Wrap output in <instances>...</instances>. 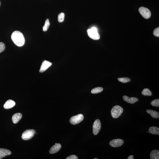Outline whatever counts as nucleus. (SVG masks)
<instances>
[{
    "instance_id": "1",
    "label": "nucleus",
    "mask_w": 159,
    "mask_h": 159,
    "mask_svg": "<svg viewBox=\"0 0 159 159\" xmlns=\"http://www.w3.org/2000/svg\"><path fill=\"white\" fill-rule=\"evenodd\" d=\"M11 39L15 45L19 47L23 46L25 43V39L21 32L16 31L12 34Z\"/></svg>"
},
{
    "instance_id": "2",
    "label": "nucleus",
    "mask_w": 159,
    "mask_h": 159,
    "mask_svg": "<svg viewBox=\"0 0 159 159\" xmlns=\"http://www.w3.org/2000/svg\"><path fill=\"white\" fill-rule=\"evenodd\" d=\"M123 108L119 105H117L114 106L111 111V114L113 118L117 119L120 117V115L123 112Z\"/></svg>"
},
{
    "instance_id": "3",
    "label": "nucleus",
    "mask_w": 159,
    "mask_h": 159,
    "mask_svg": "<svg viewBox=\"0 0 159 159\" xmlns=\"http://www.w3.org/2000/svg\"><path fill=\"white\" fill-rule=\"evenodd\" d=\"M89 36L94 40H98L100 39V35L98 33L97 28L96 27H93L91 29H89L87 31Z\"/></svg>"
},
{
    "instance_id": "4",
    "label": "nucleus",
    "mask_w": 159,
    "mask_h": 159,
    "mask_svg": "<svg viewBox=\"0 0 159 159\" xmlns=\"http://www.w3.org/2000/svg\"><path fill=\"white\" fill-rule=\"evenodd\" d=\"M36 131L34 130L27 129L22 133V138L24 140H30L34 136Z\"/></svg>"
},
{
    "instance_id": "5",
    "label": "nucleus",
    "mask_w": 159,
    "mask_h": 159,
    "mask_svg": "<svg viewBox=\"0 0 159 159\" xmlns=\"http://www.w3.org/2000/svg\"><path fill=\"white\" fill-rule=\"evenodd\" d=\"M139 10L140 14L145 19H148L150 18L151 13L149 9L146 7H141L139 8Z\"/></svg>"
},
{
    "instance_id": "6",
    "label": "nucleus",
    "mask_w": 159,
    "mask_h": 159,
    "mask_svg": "<svg viewBox=\"0 0 159 159\" xmlns=\"http://www.w3.org/2000/svg\"><path fill=\"white\" fill-rule=\"evenodd\" d=\"M84 118L83 115L81 114L73 116L70 119V123L73 125L77 124L82 121L83 120Z\"/></svg>"
},
{
    "instance_id": "7",
    "label": "nucleus",
    "mask_w": 159,
    "mask_h": 159,
    "mask_svg": "<svg viewBox=\"0 0 159 159\" xmlns=\"http://www.w3.org/2000/svg\"><path fill=\"white\" fill-rule=\"evenodd\" d=\"M101 128V124L100 120L96 119L93 124V131L94 135H97L99 133Z\"/></svg>"
},
{
    "instance_id": "8",
    "label": "nucleus",
    "mask_w": 159,
    "mask_h": 159,
    "mask_svg": "<svg viewBox=\"0 0 159 159\" xmlns=\"http://www.w3.org/2000/svg\"><path fill=\"white\" fill-rule=\"evenodd\" d=\"M124 141L123 140L120 139H116L113 140L109 142L110 146L114 147H118L123 145Z\"/></svg>"
},
{
    "instance_id": "9",
    "label": "nucleus",
    "mask_w": 159,
    "mask_h": 159,
    "mask_svg": "<svg viewBox=\"0 0 159 159\" xmlns=\"http://www.w3.org/2000/svg\"><path fill=\"white\" fill-rule=\"evenodd\" d=\"M52 63L48 61L45 60L42 62L41 65L40 69V72L43 73L48 69L51 66Z\"/></svg>"
},
{
    "instance_id": "10",
    "label": "nucleus",
    "mask_w": 159,
    "mask_h": 159,
    "mask_svg": "<svg viewBox=\"0 0 159 159\" xmlns=\"http://www.w3.org/2000/svg\"><path fill=\"white\" fill-rule=\"evenodd\" d=\"M61 147V146L60 143H56L50 148L49 151L50 153L51 154L56 153L60 150Z\"/></svg>"
},
{
    "instance_id": "11",
    "label": "nucleus",
    "mask_w": 159,
    "mask_h": 159,
    "mask_svg": "<svg viewBox=\"0 0 159 159\" xmlns=\"http://www.w3.org/2000/svg\"><path fill=\"white\" fill-rule=\"evenodd\" d=\"M11 151L8 149L0 148V159L11 154Z\"/></svg>"
},
{
    "instance_id": "12",
    "label": "nucleus",
    "mask_w": 159,
    "mask_h": 159,
    "mask_svg": "<svg viewBox=\"0 0 159 159\" xmlns=\"http://www.w3.org/2000/svg\"><path fill=\"white\" fill-rule=\"evenodd\" d=\"M123 100L128 103L134 104L138 101V99L137 98H129L127 96H123Z\"/></svg>"
},
{
    "instance_id": "13",
    "label": "nucleus",
    "mask_w": 159,
    "mask_h": 159,
    "mask_svg": "<svg viewBox=\"0 0 159 159\" xmlns=\"http://www.w3.org/2000/svg\"><path fill=\"white\" fill-rule=\"evenodd\" d=\"M22 117V115L20 113H17L13 115L12 118V121L13 123H17Z\"/></svg>"
},
{
    "instance_id": "14",
    "label": "nucleus",
    "mask_w": 159,
    "mask_h": 159,
    "mask_svg": "<svg viewBox=\"0 0 159 159\" xmlns=\"http://www.w3.org/2000/svg\"><path fill=\"white\" fill-rule=\"evenodd\" d=\"M16 105V103L13 100H7L4 105V107L5 109L11 108Z\"/></svg>"
},
{
    "instance_id": "15",
    "label": "nucleus",
    "mask_w": 159,
    "mask_h": 159,
    "mask_svg": "<svg viewBox=\"0 0 159 159\" xmlns=\"http://www.w3.org/2000/svg\"><path fill=\"white\" fill-rule=\"evenodd\" d=\"M146 112L148 114H150L151 117L154 118L158 119L159 118V113L157 112L152 110H147Z\"/></svg>"
},
{
    "instance_id": "16",
    "label": "nucleus",
    "mask_w": 159,
    "mask_h": 159,
    "mask_svg": "<svg viewBox=\"0 0 159 159\" xmlns=\"http://www.w3.org/2000/svg\"><path fill=\"white\" fill-rule=\"evenodd\" d=\"M151 159H159V151L157 150H154L151 151L150 153Z\"/></svg>"
},
{
    "instance_id": "17",
    "label": "nucleus",
    "mask_w": 159,
    "mask_h": 159,
    "mask_svg": "<svg viewBox=\"0 0 159 159\" xmlns=\"http://www.w3.org/2000/svg\"><path fill=\"white\" fill-rule=\"evenodd\" d=\"M149 133L154 135H159V128L155 126L151 127L149 128Z\"/></svg>"
},
{
    "instance_id": "18",
    "label": "nucleus",
    "mask_w": 159,
    "mask_h": 159,
    "mask_svg": "<svg viewBox=\"0 0 159 159\" xmlns=\"http://www.w3.org/2000/svg\"><path fill=\"white\" fill-rule=\"evenodd\" d=\"M103 90V88L100 87H98L93 89L91 91V93L92 94H97L102 92Z\"/></svg>"
},
{
    "instance_id": "19",
    "label": "nucleus",
    "mask_w": 159,
    "mask_h": 159,
    "mask_svg": "<svg viewBox=\"0 0 159 159\" xmlns=\"http://www.w3.org/2000/svg\"><path fill=\"white\" fill-rule=\"evenodd\" d=\"M142 94L145 96H150L152 95V93L149 89L145 88L142 92Z\"/></svg>"
},
{
    "instance_id": "20",
    "label": "nucleus",
    "mask_w": 159,
    "mask_h": 159,
    "mask_svg": "<svg viewBox=\"0 0 159 159\" xmlns=\"http://www.w3.org/2000/svg\"><path fill=\"white\" fill-rule=\"evenodd\" d=\"M50 22L48 19H47L46 20L45 22V25L43 27V30L44 32L48 30L50 25Z\"/></svg>"
},
{
    "instance_id": "21",
    "label": "nucleus",
    "mask_w": 159,
    "mask_h": 159,
    "mask_svg": "<svg viewBox=\"0 0 159 159\" xmlns=\"http://www.w3.org/2000/svg\"><path fill=\"white\" fill-rule=\"evenodd\" d=\"M118 79L119 81L124 83H127L130 81H131L130 79L129 78L126 77L119 78Z\"/></svg>"
},
{
    "instance_id": "22",
    "label": "nucleus",
    "mask_w": 159,
    "mask_h": 159,
    "mask_svg": "<svg viewBox=\"0 0 159 159\" xmlns=\"http://www.w3.org/2000/svg\"><path fill=\"white\" fill-rule=\"evenodd\" d=\"M65 18V14L63 13H61L59 15L58 17V21L59 22H63Z\"/></svg>"
},
{
    "instance_id": "23",
    "label": "nucleus",
    "mask_w": 159,
    "mask_h": 159,
    "mask_svg": "<svg viewBox=\"0 0 159 159\" xmlns=\"http://www.w3.org/2000/svg\"><path fill=\"white\" fill-rule=\"evenodd\" d=\"M151 103V105L153 106L159 107V99H155L152 101Z\"/></svg>"
},
{
    "instance_id": "24",
    "label": "nucleus",
    "mask_w": 159,
    "mask_h": 159,
    "mask_svg": "<svg viewBox=\"0 0 159 159\" xmlns=\"http://www.w3.org/2000/svg\"><path fill=\"white\" fill-rule=\"evenodd\" d=\"M5 48V44L2 42H0V53L3 51Z\"/></svg>"
},
{
    "instance_id": "25",
    "label": "nucleus",
    "mask_w": 159,
    "mask_h": 159,
    "mask_svg": "<svg viewBox=\"0 0 159 159\" xmlns=\"http://www.w3.org/2000/svg\"><path fill=\"white\" fill-rule=\"evenodd\" d=\"M154 35V36L159 37V27H158L157 28L155 29L154 30L153 32Z\"/></svg>"
},
{
    "instance_id": "26",
    "label": "nucleus",
    "mask_w": 159,
    "mask_h": 159,
    "mask_svg": "<svg viewBox=\"0 0 159 159\" xmlns=\"http://www.w3.org/2000/svg\"><path fill=\"white\" fill-rule=\"evenodd\" d=\"M78 157L76 155H73L67 157L66 159H78Z\"/></svg>"
},
{
    "instance_id": "27",
    "label": "nucleus",
    "mask_w": 159,
    "mask_h": 159,
    "mask_svg": "<svg viewBox=\"0 0 159 159\" xmlns=\"http://www.w3.org/2000/svg\"><path fill=\"white\" fill-rule=\"evenodd\" d=\"M134 158V155H131L130 156H129L128 157L127 159H133Z\"/></svg>"
},
{
    "instance_id": "28",
    "label": "nucleus",
    "mask_w": 159,
    "mask_h": 159,
    "mask_svg": "<svg viewBox=\"0 0 159 159\" xmlns=\"http://www.w3.org/2000/svg\"><path fill=\"white\" fill-rule=\"evenodd\" d=\"M98 159L97 158H96L94 159Z\"/></svg>"
},
{
    "instance_id": "29",
    "label": "nucleus",
    "mask_w": 159,
    "mask_h": 159,
    "mask_svg": "<svg viewBox=\"0 0 159 159\" xmlns=\"http://www.w3.org/2000/svg\"><path fill=\"white\" fill-rule=\"evenodd\" d=\"M147 133L149 132V131H147Z\"/></svg>"
},
{
    "instance_id": "30",
    "label": "nucleus",
    "mask_w": 159,
    "mask_h": 159,
    "mask_svg": "<svg viewBox=\"0 0 159 159\" xmlns=\"http://www.w3.org/2000/svg\"></svg>"
}]
</instances>
